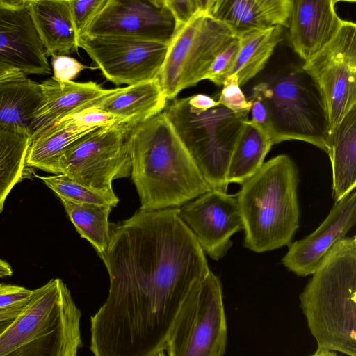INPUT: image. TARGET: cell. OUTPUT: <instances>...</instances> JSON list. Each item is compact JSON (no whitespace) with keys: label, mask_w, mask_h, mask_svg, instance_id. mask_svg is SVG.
Here are the masks:
<instances>
[{"label":"cell","mask_w":356,"mask_h":356,"mask_svg":"<svg viewBox=\"0 0 356 356\" xmlns=\"http://www.w3.org/2000/svg\"><path fill=\"white\" fill-rule=\"evenodd\" d=\"M108 296L90 317L93 356H156L185 302L211 271L179 208L138 211L111 229L100 254Z\"/></svg>","instance_id":"obj_1"},{"label":"cell","mask_w":356,"mask_h":356,"mask_svg":"<svg viewBox=\"0 0 356 356\" xmlns=\"http://www.w3.org/2000/svg\"><path fill=\"white\" fill-rule=\"evenodd\" d=\"M131 154L141 211L179 208L212 190L164 111L136 125Z\"/></svg>","instance_id":"obj_2"},{"label":"cell","mask_w":356,"mask_h":356,"mask_svg":"<svg viewBox=\"0 0 356 356\" xmlns=\"http://www.w3.org/2000/svg\"><path fill=\"white\" fill-rule=\"evenodd\" d=\"M317 349L356 356V236L336 243L300 294Z\"/></svg>","instance_id":"obj_3"},{"label":"cell","mask_w":356,"mask_h":356,"mask_svg":"<svg viewBox=\"0 0 356 356\" xmlns=\"http://www.w3.org/2000/svg\"><path fill=\"white\" fill-rule=\"evenodd\" d=\"M299 172L286 154L264 163L236 195L243 220L244 245L261 253L289 245L299 226Z\"/></svg>","instance_id":"obj_4"},{"label":"cell","mask_w":356,"mask_h":356,"mask_svg":"<svg viewBox=\"0 0 356 356\" xmlns=\"http://www.w3.org/2000/svg\"><path fill=\"white\" fill-rule=\"evenodd\" d=\"M81 312L61 279L33 290L26 306L0 335V356H77Z\"/></svg>","instance_id":"obj_5"},{"label":"cell","mask_w":356,"mask_h":356,"mask_svg":"<svg viewBox=\"0 0 356 356\" xmlns=\"http://www.w3.org/2000/svg\"><path fill=\"white\" fill-rule=\"evenodd\" d=\"M251 94L267 108V134L273 145L298 140L329 153L332 131L326 111L317 88L301 67L266 75Z\"/></svg>","instance_id":"obj_6"},{"label":"cell","mask_w":356,"mask_h":356,"mask_svg":"<svg viewBox=\"0 0 356 356\" xmlns=\"http://www.w3.org/2000/svg\"><path fill=\"white\" fill-rule=\"evenodd\" d=\"M164 111L208 185L227 193L229 164L250 110L235 112L219 104L195 111L185 97L172 99Z\"/></svg>","instance_id":"obj_7"},{"label":"cell","mask_w":356,"mask_h":356,"mask_svg":"<svg viewBox=\"0 0 356 356\" xmlns=\"http://www.w3.org/2000/svg\"><path fill=\"white\" fill-rule=\"evenodd\" d=\"M237 33L205 11L177 27L157 77L167 100L175 99L183 90L206 79L216 56Z\"/></svg>","instance_id":"obj_8"},{"label":"cell","mask_w":356,"mask_h":356,"mask_svg":"<svg viewBox=\"0 0 356 356\" xmlns=\"http://www.w3.org/2000/svg\"><path fill=\"white\" fill-rule=\"evenodd\" d=\"M136 125L118 122L83 136L61 154L57 175H66L95 190L113 192L112 181L131 175Z\"/></svg>","instance_id":"obj_9"},{"label":"cell","mask_w":356,"mask_h":356,"mask_svg":"<svg viewBox=\"0 0 356 356\" xmlns=\"http://www.w3.org/2000/svg\"><path fill=\"white\" fill-rule=\"evenodd\" d=\"M227 343L222 285L210 271L185 302L165 350L166 356H224Z\"/></svg>","instance_id":"obj_10"},{"label":"cell","mask_w":356,"mask_h":356,"mask_svg":"<svg viewBox=\"0 0 356 356\" xmlns=\"http://www.w3.org/2000/svg\"><path fill=\"white\" fill-rule=\"evenodd\" d=\"M301 67L318 89L332 132L356 106V24L344 21L332 40Z\"/></svg>","instance_id":"obj_11"},{"label":"cell","mask_w":356,"mask_h":356,"mask_svg":"<svg viewBox=\"0 0 356 356\" xmlns=\"http://www.w3.org/2000/svg\"><path fill=\"white\" fill-rule=\"evenodd\" d=\"M83 49L109 81L128 86L156 79L168 44L122 35H81Z\"/></svg>","instance_id":"obj_12"},{"label":"cell","mask_w":356,"mask_h":356,"mask_svg":"<svg viewBox=\"0 0 356 356\" xmlns=\"http://www.w3.org/2000/svg\"><path fill=\"white\" fill-rule=\"evenodd\" d=\"M176 30L164 0H106L81 35H122L168 45Z\"/></svg>","instance_id":"obj_13"},{"label":"cell","mask_w":356,"mask_h":356,"mask_svg":"<svg viewBox=\"0 0 356 356\" xmlns=\"http://www.w3.org/2000/svg\"><path fill=\"white\" fill-rule=\"evenodd\" d=\"M179 216L203 252L214 260L227 254L231 237L243 228L236 196L214 190L182 205Z\"/></svg>","instance_id":"obj_14"},{"label":"cell","mask_w":356,"mask_h":356,"mask_svg":"<svg viewBox=\"0 0 356 356\" xmlns=\"http://www.w3.org/2000/svg\"><path fill=\"white\" fill-rule=\"evenodd\" d=\"M0 63L26 76L51 73L28 0H0Z\"/></svg>","instance_id":"obj_15"},{"label":"cell","mask_w":356,"mask_h":356,"mask_svg":"<svg viewBox=\"0 0 356 356\" xmlns=\"http://www.w3.org/2000/svg\"><path fill=\"white\" fill-rule=\"evenodd\" d=\"M355 222L356 193L353 191L334 204L314 232L289 245L283 265L298 276L312 275L326 253L346 237Z\"/></svg>","instance_id":"obj_16"},{"label":"cell","mask_w":356,"mask_h":356,"mask_svg":"<svg viewBox=\"0 0 356 356\" xmlns=\"http://www.w3.org/2000/svg\"><path fill=\"white\" fill-rule=\"evenodd\" d=\"M334 0H292L289 22V40L305 61L319 53L343 24Z\"/></svg>","instance_id":"obj_17"},{"label":"cell","mask_w":356,"mask_h":356,"mask_svg":"<svg viewBox=\"0 0 356 356\" xmlns=\"http://www.w3.org/2000/svg\"><path fill=\"white\" fill-rule=\"evenodd\" d=\"M40 85L45 102L31 123L30 140L60 120L93 106L113 90L93 81L63 83L52 77Z\"/></svg>","instance_id":"obj_18"},{"label":"cell","mask_w":356,"mask_h":356,"mask_svg":"<svg viewBox=\"0 0 356 356\" xmlns=\"http://www.w3.org/2000/svg\"><path fill=\"white\" fill-rule=\"evenodd\" d=\"M292 0H207L206 13L236 31L289 26Z\"/></svg>","instance_id":"obj_19"},{"label":"cell","mask_w":356,"mask_h":356,"mask_svg":"<svg viewBox=\"0 0 356 356\" xmlns=\"http://www.w3.org/2000/svg\"><path fill=\"white\" fill-rule=\"evenodd\" d=\"M28 4L47 56H68L77 51L68 0H28Z\"/></svg>","instance_id":"obj_20"},{"label":"cell","mask_w":356,"mask_h":356,"mask_svg":"<svg viewBox=\"0 0 356 356\" xmlns=\"http://www.w3.org/2000/svg\"><path fill=\"white\" fill-rule=\"evenodd\" d=\"M167 98L157 79L114 88L93 106L121 122L137 124L164 111Z\"/></svg>","instance_id":"obj_21"},{"label":"cell","mask_w":356,"mask_h":356,"mask_svg":"<svg viewBox=\"0 0 356 356\" xmlns=\"http://www.w3.org/2000/svg\"><path fill=\"white\" fill-rule=\"evenodd\" d=\"M44 102L40 83L28 76L0 79V128L29 136L31 123Z\"/></svg>","instance_id":"obj_22"},{"label":"cell","mask_w":356,"mask_h":356,"mask_svg":"<svg viewBox=\"0 0 356 356\" xmlns=\"http://www.w3.org/2000/svg\"><path fill=\"white\" fill-rule=\"evenodd\" d=\"M97 128L81 127L72 115L60 120L31 140L26 167L57 175V162L61 154L76 141Z\"/></svg>","instance_id":"obj_23"},{"label":"cell","mask_w":356,"mask_h":356,"mask_svg":"<svg viewBox=\"0 0 356 356\" xmlns=\"http://www.w3.org/2000/svg\"><path fill=\"white\" fill-rule=\"evenodd\" d=\"M328 155L332 169V196L336 203L356 186V106L332 132Z\"/></svg>","instance_id":"obj_24"},{"label":"cell","mask_w":356,"mask_h":356,"mask_svg":"<svg viewBox=\"0 0 356 356\" xmlns=\"http://www.w3.org/2000/svg\"><path fill=\"white\" fill-rule=\"evenodd\" d=\"M283 27L238 31L239 51L229 75H235L240 86L246 84L266 66L282 40Z\"/></svg>","instance_id":"obj_25"},{"label":"cell","mask_w":356,"mask_h":356,"mask_svg":"<svg viewBox=\"0 0 356 356\" xmlns=\"http://www.w3.org/2000/svg\"><path fill=\"white\" fill-rule=\"evenodd\" d=\"M273 145L267 134L249 119L230 159L227 175L228 184L242 185L252 177L262 166Z\"/></svg>","instance_id":"obj_26"},{"label":"cell","mask_w":356,"mask_h":356,"mask_svg":"<svg viewBox=\"0 0 356 356\" xmlns=\"http://www.w3.org/2000/svg\"><path fill=\"white\" fill-rule=\"evenodd\" d=\"M59 199L80 236L90 242L99 255L103 254L111 239L108 216L113 207Z\"/></svg>","instance_id":"obj_27"},{"label":"cell","mask_w":356,"mask_h":356,"mask_svg":"<svg viewBox=\"0 0 356 356\" xmlns=\"http://www.w3.org/2000/svg\"><path fill=\"white\" fill-rule=\"evenodd\" d=\"M30 142L28 135L0 128V213L8 194L23 178Z\"/></svg>","instance_id":"obj_28"},{"label":"cell","mask_w":356,"mask_h":356,"mask_svg":"<svg viewBox=\"0 0 356 356\" xmlns=\"http://www.w3.org/2000/svg\"><path fill=\"white\" fill-rule=\"evenodd\" d=\"M43 183L58 197H63L84 203L108 204L115 207L119 201L113 192H104L90 188L66 175H55L50 176H38Z\"/></svg>","instance_id":"obj_29"},{"label":"cell","mask_w":356,"mask_h":356,"mask_svg":"<svg viewBox=\"0 0 356 356\" xmlns=\"http://www.w3.org/2000/svg\"><path fill=\"white\" fill-rule=\"evenodd\" d=\"M239 40L236 37L215 58L207 79L217 86H222L235 63L239 51Z\"/></svg>","instance_id":"obj_30"},{"label":"cell","mask_w":356,"mask_h":356,"mask_svg":"<svg viewBox=\"0 0 356 356\" xmlns=\"http://www.w3.org/2000/svg\"><path fill=\"white\" fill-rule=\"evenodd\" d=\"M106 2V0L69 1L72 22L78 38L102 10Z\"/></svg>","instance_id":"obj_31"},{"label":"cell","mask_w":356,"mask_h":356,"mask_svg":"<svg viewBox=\"0 0 356 356\" xmlns=\"http://www.w3.org/2000/svg\"><path fill=\"white\" fill-rule=\"evenodd\" d=\"M217 102L235 112L250 110L251 108V102L242 92L235 75H229L226 78Z\"/></svg>","instance_id":"obj_32"},{"label":"cell","mask_w":356,"mask_h":356,"mask_svg":"<svg viewBox=\"0 0 356 356\" xmlns=\"http://www.w3.org/2000/svg\"><path fill=\"white\" fill-rule=\"evenodd\" d=\"M52 78L59 82H70L76 78L79 73L90 68L69 56H51Z\"/></svg>","instance_id":"obj_33"},{"label":"cell","mask_w":356,"mask_h":356,"mask_svg":"<svg viewBox=\"0 0 356 356\" xmlns=\"http://www.w3.org/2000/svg\"><path fill=\"white\" fill-rule=\"evenodd\" d=\"M173 15L177 28L186 24L196 14L206 10L207 0H164Z\"/></svg>","instance_id":"obj_34"},{"label":"cell","mask_w":356,"mask_h":356,"mask_svg":"<svg viewBox=\"0 0 356 356\" xmlns=\"http://www.w3.org/2000/svg\"><path fill=\"white\" fill-rule=\"evenodd\" d=\"M32 293L23 286L0 283V311L27 303Z\"/></svg>","instance_id":"obj_35"},{"label":"cell","mask_w":356,"mask_h":356,"mask_svg":"<svg viewBox=\"0 0 356 356\" xmlns=\"http://www.w3.org/2000/svg\"><path fill=\"white\" fill-rule=\"evenodd\" d=\"M72 116L80 126L86 128H97L118 122H121L113 115L94 106L85 108Z\"/></svg>","instance_id":"obj_36"},{"label":"cell","mask_w":356,"mask_h":356,"mask_svg":"<svg viewBox=\"0 0 356 356\" xmlns=\"http://www.w3.org/2000/svg\"><path fill=\"white\" fill-rule=\"evenodd\" d=\"M248 99L251 102L250 121L258 125L267 134L268 113L266 106L261 99L256 97L251 96Z\"/></svg>","instance_id":"obj_37"},{"label":"cell","mask_w":356,"mask_h":356,"mask_svg":"<svg viewBox=\"0 0 356 356\" xmlns=\"http://www.w3.org/2000/svg\"><path fill=\"white\" fill-rule=\"evenodd\" d=\"M187 99L191 108L195 111H207L219 104L216 99L204 94H197Z\"/></svg>","instance_id":"obj_38"},{"label":"cell","mask_w":356,"mask_h":356,"mask_svg":"<svg viewBox=\"0 0 356 356\" xmlns=\"http://www.w3.org/2000/svg\"><path fill=\"white\" fill-rule=\"evenodd\" d=\"M27 303L0 311V335L22 312Z\"/></svg>","instance_id":"obj_39"},{"label":"cell","mask_w":356,"mask_h":356,"mask_svg":"<svg viewBox=\"0 0 356 356\" xmlns=\"http://www.w3.org/2000/svg\"><path fill=\"white\" fill-rule=\"evenodd\" d=\"M19 74H23L17 70L0 63V79Z\"/></svg>","instance_id":"obj_40"},{"label":"cell","mask_w":356,"mask_h":356,"mask_svg":"<svg viewBox=\"0 0 356 356\" xmlns=\"http://www.w3.org/2000/svg\"><path fill=\"white\" fill-rule=\"evenodd\" d=\"M13 275L10 265L6 261L0 259V278L9 277Z\"/></svg>","instance_id":"obj_41"},{"label":"cell","mask_w":356,"mask_h":356,"mask_svg":"<svg viewBox=\"0 0 356 356\" xmlns=\"http://www.w3.org/2000/svg\"><path fill=\"white\" fill-rule=\"evenodd\" d=\"M309 356H339L334 351L323 350V349H316V350Z\"/></svg>","instance_id":"obj_42"},{"label":"cell","mask_w":356,"mask_h":356,"mask_svg":"<svg viewBox=\"0 0 356 356\" xmlns=\"http://www.w3.org/2000/svg\"><path fill=\"white\" fill-rule=\"evenodd\" d=\"M156 356H166V354L164 353V351H161Z\"/></svg>","instance_id":"obj_43"}]
</instances>
